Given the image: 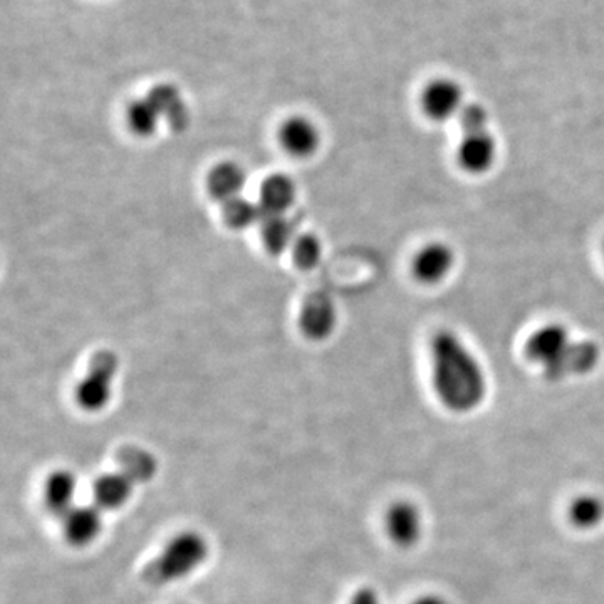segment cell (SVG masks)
<instances>
[{
    "instance_id": "6",
    "label": "cell",
    "mask_w": 604,
    "mask_h": 604,
    "mask_svg": "<svg viewBox=\"0 0 604 604\" xmlns=\"http://www.w3.org/2000/svg\"><path fill=\"white\" fill-rule=\"evenodd\" d=\"M423 113L434 121L445 123L454 116H460L465 108L464 89L451 77H437L430 81L422 92Z\"/></svg>"
},
{
    "instance_id": "18",
    "label": "cell",
    "mask_w": 604,
    "mask_h": 604,
    "mask_svg": "<svg viewBox=\"0 0 604 604\" xmlns=\"http://www.w3.org/2000/svg\"><path fill=\"white\" fill-rule=\"evenodd\" d=\"M571 524L581 531H590L597 528L604 521V502L593 494L577 496L568 509Z\"/></svg>"
},
{
    "instance_id": "3",
    "label": "cell",
    "mask_w": 604,
    "mask_h": 604,
    "mask_svg": "<svg viewBox=\"0 0 604 604\" xmlns=\"http://www.w3.org/2000/svg\"><path fill=\"white\" fill-rule=\"evenodd\" d=\"M209 558V542L195 531H186L171 539L163 551L145 568L144 580L150 586H165L199 570Z\"/></svg>"
},
{
    "instance_id": "14",
    "label": "cell",
    "mask_w": 604,
    "mask_h": 604,
    "mask_svg": "<svg viewBox=\"0 0 604 604\" xmlns=\"http://www.w3.org/2000/svg\"><path fill=\"white\" fill-rule=\"evenodd\" d=\"M134 487L135 484L126 479L119 470L105 474L93 486L95 506L102 510L119 509L128 502L131 492H134Z\"/></svg>"
},
{
    "instance_id": "17",
    "label": "cell",
    "mask_w": 604,
    "mask_h": 604,
    "mask_svg": "<svg viewBox=\"0 0 604 604\" xmlns=\"http://www.w3.org/2000/svg\"><path fill=\"white\" fill-rule=\"evenodd\" d=\"M161 118H167L176 129H183L189 125V112L180 98L179 92L171 86H158L148 95Z\"/></svg>"
},
{
    "instance_id": "5",
    "label": "cell",
    "mask_w": 604,
    "mask_h": 604,
    "mask_svg": "<svg viewBox=\"0 0 604 604\" xmlns=\"http://www.w3.org/2000/svg\"><path fill=\"white\" fill-rule=\"evenodd\" d=\"M118 364V357L113 351H99L93 357L88 374L76 386V402L81 409L99 412L108 405Z\"/></svg>"
},
{
    "instance_id": "4",
    "label": "cell",
    "mask_w": 604,
    "mask_h": 604,
    "mask_svg": "<svg viewBox=\"0 0 604 604\" xmlns=\"http://www.w3.org/2000/svg\"><path fill=\"white\" fill-rule=\"evenodd\" d=\"M458 118L462 125L458 163L471 176H483L497 160V141L489 128V112L479 103H470L465 105Z\"/></svg>"
},
{
    "instance_id": "22",
    "label": "cell",
    "mask_w": 604,
    "mask_h": 604,
    "mask_svg": "<svg viewBox=\"0 0 604 604\" xmlns=\"http://www.w3.org/2000/svg\"><path fill=\"white\" fill-rule=\"evenodd\" d=\"M290 251H293L294 264L299 269L309 271L318 266L319 261H321L322 245L315 235L305 234L296 237Z\"/></svg>"
},
{
    "instance_id": "20",
    "label": "cell",
    "mask_w": 604,
    "mask_h": 604,
    "mask_svg": "<svg viewBox=\"0 0 604 604\" xmlns=\"http://www.w3.org/2000/svg\"><path fill=\"white\" fill-rule=\"evenodd\" d=\"M264 219L263 209L258 203L251 202L244 197L231 200L224 203V221L225 224L235 231L251 227L254 224H261Z\"/></svg>"
},
{
    "instance_id": "24",
    "label": "cell",
    "mask_w": 604,
    "mask_h": 604,
    "mask_svg": "<svg viewBox=\"0 0 604 604\" xmlns=\"http://www.w3.org/2000/svg\"><path fill=\"white\" fill-rule=\"evenodd\" d=\"M412 604H451L445 597L438 596V594H426V596L418 597L413 601Z\"/></svg>"
},
{
    "instance_id": "21",
    "label": "cell",
    "mask_w": 604,
    "mask_h": 604,
    "mask_svg": "<svg viewBox=\"0 0 604 604\" xmlns=\"http://www.w3.org/2000/svg\"><path fill=\"white\" fill-rule=\"evenodd\" d=\"M161 115L150 99H140L129 105L128 123L135 134L140 137H151L157 131Z\"/></svg>"
},
{
    "instance_id": "2",
    "label": "cell",
    "mask_w": 604,
    "mask_h": 604,
    "mask_svg": "<svg viewBox=\"0 0 604 604\" xmlns=\"http://www.w3.org/2000/svg\"><path fill=\"white\" fill-rule=\"evenodd\" d=\"M526 357L541 368L548 380L571 374H587L600 363L601 351L594 341H574L566 326H541L526 342Z\"/></svg>"
},
{
    "instance_id": "19",
    "label": "cell",
    "mask_w": 604,
    "mask_h": 604,
    "mask_svg": "<svg viewBox=\"0 0 604 604\" xmlns=\"http://www.w3.org/2000/svg\"><path fill=\"white\" fill-rule=\"evenodd\" d=\"M261 227H263L264 244L273 254L287 251L296 241V229L286 215H264Z\"/></svg>"
},
{
    "instance_id": "11",
    "label": "cell",
    "mask_w": 604,
    "mask_h": 604,
    "mask_svg": "<svg viewBox=\"0 0 604 604\" xmlns=\"http://www.w3.org/2000/svg\"><path fill=\"white\" fill-rule=\"evenodd\" d=\"M280 144L294 157L306 158L311 157L318 150L319 137L318 128L311 119L303 118V116H294L287 119L279 131Z\"/></svg>"
},
{
    "instance_id": "1",
    "label": "cell",
    "mask_w": 604,
    "mask_h": 604,
    "mask_svg": "<svg viewBox=\"0 0 604 604\" xmlns=\"http://www.w3.org/2000/svg\"><path fill=\"white\" fill-rule=\"evenodd\" d=\"M432 384L437 399L454 413L479 409L487 395L483 364L451 329H441L430 341Z\"/></svg>"
},
{
    "instance_id": "15",
    "label": "cell",
    "mask_w": 604,
    "mask_h": 604,
    "mask_svg": "<svg viewBox=\"0 0 604 604\" xmlns=\"http://www.w3.org/2000/svg\"><path fill=\"white\" fill-rule=\"evenodd\" d=\"M210 195L219 202L227 203L241 197L245 187V171L237 163H221L210 171L206 180Z\"/></svg>"
},
{
    "instance_id": "16",
    "label": "cell",
    "mask_w": 604,
    "mask_h": 604,
    "mask_svg": "<svg viewBox=\"0 0 604 604\" xmlns=\"http://www.w3.org/2000/svg\"><path fill=\"white\" fill-rule=\"evenodd\" d=\"M296 200V187L286 176H273L261 187L258 205L264 215H286Z\"/></svg>"
},
{
    "instance_id": "9",
    "label": "cell",
    "mask_w": 604,
    "mask_h": 604,
    "mask_svg": "<svg viewBox=\"0 0 604 604\" xmlns=\"http://www.w3.org/2000/svg\"><path fill=\"white\" fill-rule=\"evenodd\" d=\"M338 321V311L331 297L325 293H312L306 297L300 309L299 325L308 338L321 341L331 336Z\"/></svg>"
},
{
    "instance_id": "7",
    "label": "cell",
    "mask_w": 604,
    "mask_h": 604,
    "mask_svg": "<svg viewBox=\"0 0 604 604\" xmlns=\"http://www.w3.org/2000/svg\"><path fill=\"white\" fill-rule=\"evenodd\" d=\"M384 531L399 548H412L422 538L423 516L410 500H399L384 513Z\"/></svg>"
},
{
    "instance_id": "23",
    "label": "cell",
    "mask_w": 604,
    "mask_h": 604,
    "mask_svg": "<svg viewBox=\"0 0 604 604\" xmlns=\"http://www.w3.org/2000/svg\"><path fill=\"white\" fill-rule=\"evenodd\" d=\"M350 604H381L380 594H378L373 587H360V590L351 596Z\"/></svg>"
},
{
    "instance_id": "12",
    "label": "cell",
    "mask_w": 604,
    "mask_h": 604,
    "mask_svg": "<svg viewBox=\"0 0 604 604\" xmlns=\"http://www.w3.org/2000/svg\"><path fill=\"white\" fill-rule=\"evenodd\" d=\"M116 462H118V470L135 486L150 483L157 476V458L145 448L126 445L118 452Z\"/></svg>"
},
{
    "instance_id": "13",
    "label": "cell",
    "mask_w": 604,
    "mask_h": 604,
    "mask_svg": "<svg viewBox=\"0 0 604 604\" xmlns=\"http://www.w3.org/2000/svg\"><path fill=\"white\" fill-rule=\"evenodd\" d=\"M76 477L70 470H56L47 477L44 486V502H46L50 512L54 516L63 517L70 512L76 504Z\"/></svg>"
},
{
    "instance_id": "10",
    "label": "cell",
    "mask_w": 604,
    "mask_h": 604,
    "mask_svg": "<svg viewBox=\"0 0 604 604\" xmlns=\"http://www.w3.org/2000/svg\"><path fill=\"white\" fill-rule=\"evenodd\" d=\"M64 539L74 548H84L96 541L103 529V510L93 506H74L63 517Z\"/></svg>"
},
{
    "instance_id": "8",
    "label": "cell",
    "mask_w": 604,
    "mask_h": 604,
    "mask_svg": "<svg viewBox=\"0 0 604 604\" xmlns=\"http://www.w3.org/2000/svg\"><path fill=\"white\" fill-rule=\"evenodd\" d=\"M455 252L444 242H432L420 248L413 258L412 271L422 284H441L451 276L455 266Z\"/></svg>"
}]
</instances>
